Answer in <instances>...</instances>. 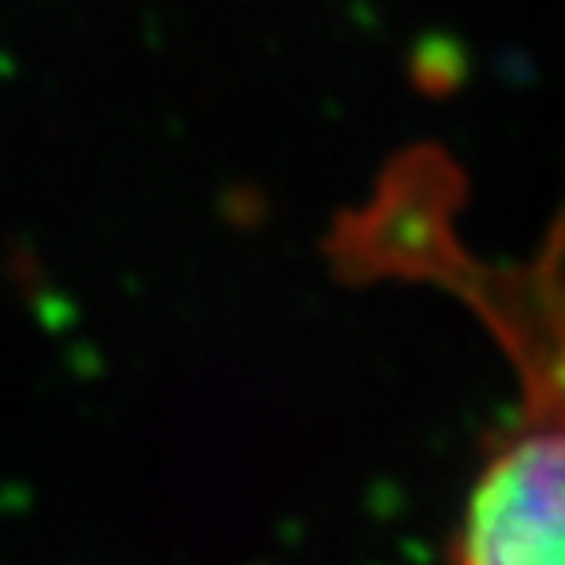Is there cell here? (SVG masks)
Masks as SVG:
<instances>
[{
	"label": "cell",
	"mask_w": 565,
	"mask_h": 565,
	"mask_svg": "<svg viewBox=\"0 0 565 565\" xmlns=\"http://www.w3.org/2000/svg\"><path fill=\"white\" fill-rule=\"evenodd\" d=\"M522 405L494 440L451 539V565H565V353L519 370Z\"/></svg>",
	"instance_id": "obj_1"
}]
</instances>
